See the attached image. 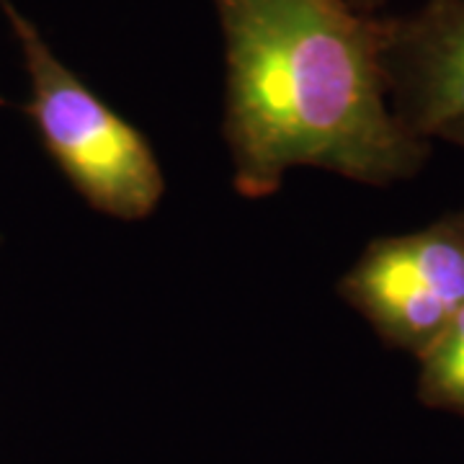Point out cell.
<instances>
[{
    "mask_svg": "<svg viewBox=\"0 0 464 464\" xmlns=\"http://www.w3.org/2000/svg\"><path fill=\"white\" fill-rule=\"evenodd\" d=\"M439 140H444V142H451V145H457V148L464 150V124H457V127H449L447 132H441Z\"/></svg>",
    "mask_w": 464,
    "mask_h": 464,
    "instance_id": "cell-7",
    "label": "cell"
},
{
    "mask_svg": "<svg viewBox=\"0 0 464 464\" xmlns=\"http://www.w3.org/2000/svg\"><path fill=\"white\" fill-rule=\"evenodd\" d=\"M338 295L387 346L420 356L464 307V207L420 230L374 237Z\"/></svg>",
    "mask_w": 464,
    "mask_h": 464,
    "instance_id": "cell-3",
    "label": "cell"
},
{
    "mask_svg": "<svg viewBox=\"0 0 464 464\" xmlns=\"http://www.w3.org/2000/svg\"><path fill=\"white\" fill-rule=\"evenodd\" d=\"M418 359V395L426 405L464 415V307Z\"/></svg>",
    "mask_w": 464,
    "mask_h": 464,
    "instance_id": "cell-5",
    "label": "cell"
},
{
    "mask_svg": "<svg viewBox=\"0 0 464 464\" xmlns=\"http://www.w3.org/2000/svg\"><path fill=\"white\" fill-rule=\"evenodd\" d=\"M0 8L24 52L32 81L29 111L52 158L103 215L124 222L152 215L166 179L148 140L50 50L11 0H0Z\"/></svg>",
    "mask_w": 464,
    "mask_h": 464,
    "instance_id": "cell-2",
    "label": "cell"
},
{
    "mask_svg": "<svg viewBox=\"0 0 464 464\" xmlns=\"http://www.w3.org/2000/svg\"><path fill=\"white\" fill-rule=\"evenodd\" d=\"M225 39V124L237 194L295 168L364 186L415 179L431 142L402 130L380 65L382 16L351 0H212Z\"/></svg>",
    "mask_w": 464,
    "mask_h": 464,
    "instance_id": "cell-1",
    "label": "cell"
},
{
    "mask_svg": "<svg viewBox=\"0 0 464 464\" xmlns=\"http://www.w3.org/2000/svg\"><path fill=\"white\" fill-rule=\"evenodd\" d=\"M380 65L402 130L433 142L464 124V0H429L382 16Z\"/></svg>",
    "mask_w": 464,
    "mask_h": 464,
    "instance_id": "cell-4",
    "label": "cell"
},
{
    "mask_svg": "<svg viewBox=\"0 0 464 464\" xmlns=\"http://www.w3.org/2000/svg\"><path fill=\"white\" fill-rule=\"evenodd\" d=\"M353 8H359L362 14H369V16H380V8L387 3V0H351Z\"/></svg>",
    "mask_w": 464,
    "mask_h": 464,
    "instance_id": "cell-6",
    "label": "cell"
}]
</instances>
